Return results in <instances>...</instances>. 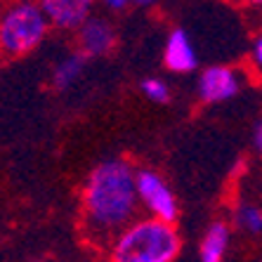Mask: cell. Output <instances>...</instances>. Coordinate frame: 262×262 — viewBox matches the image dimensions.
<instances>
[{"label": "cell", "instance_id": "obj_1", "mask_svg": "<svg viewBox=\"0 0 262 262\" xmlns=\"http://www.w3.org/2000/svg\"><path fill=\"white\" fill-rule=\"evenodd\" d=\"M83 227L88 236L106 246L137 217L135 168L125 159H106L90 170L83 184Z\"/></svg>", "mask_w": 262, "mask_h": 262}, {"label": "cell", "instance_id": "obj_2", "mask_svg": "<svg viewBox=\"0 0 262 262\" xmlns=\"http://www.w3.org/2000/svg\"><path fill=\"white\" fill-rule=\"evenodd\" d=\"M182 238L172 225L154 217L130 222L109 244V262H175Z\"/></svg>", "mask_w": 262, "mask_h": 262}, {"label": "cell", "instance_id": "obj_3", "mask_svg": "<svg viewBox=\"0 0 262 262\" xmlns=\"http://www.w3.org/2000/svg\"><path fill=\"white\" fill-rule=\"evenodd\" d=\"M48 19L36 3H14L0 14V55L24 57L48 36Z\"/></svg>", "mask_w": 262, "mask_h": 262}, {"label": "cell", "instance_id": "obj_4", "mask_svg": "<svg viewBox=\"0 0 262 262\" xmlns=\"http://www.w3.org/2000/svg\"><path fill=\"white\" fill-rule=\"evenodd\" d=\"M135 189H137V199L144 203V208L151 213L154 220L175 227L177 217H180V206H177L175 194L159 172L146 170V168L135 170Z\"/></svg>", "mask_w": 262, "mask_h": 262}, {"label": "cell", "instance_id": "obj_5", "mask_svg": "<svg viewBox=\"0 0 262 262\" xmlns=\"http://www.w3.org/2000/svg\"><path fill=\"white\" fill-rule=\"evenodd\" d=\"M241 90V76L236 69L215 64L201 71L199 76V97L203 104H220L238 95Z\"/></svg>", "mask_w": 262, "mask_h": 262}, {"label": "cell", "instance_id": "obj_6", "mask_svg": "<svg viewBox=\"0 0 262 262\" xmlns=\"http://www.w3.org/2000/svg\"><path fill=\"white\" fill-rule=\"evenodd\" d=\"M76 40H78V55H83L85 59L88 57H102L116 48V31L106 19L88 17L85 24L76 33Z\"/></svg>", "mask_w": 262, "mask_h": 262}, {"label": "cell", "instance_id": "obj_7", "mask_svg": "<svg viewBox=\"0 0 262 262\" xmlns=\"http://www.w3.org/2000/svg\"><path fill=\"white\" fill-rule=\"evenodd\" d=\"M90 0H45L40 12L48 19V26L64 31H78L90 17Z\"/></svg>", "mask_w": 262, "mask_h": 262}, {"label": "cell", "instance_id": "obj_8", "mask_svg": "<svg viewBox=\"0 0 262 262\" xmlns=\"http://www.w3.org/2000/svg\"><path fill=\"white\" fill-rule=\"evenodd\" d=\"M163 61L165 67L175 73H189L196 69L199 59H196L194 45H191L189 36L184 29H172L168 40H165L163 50Z\"/></svg>", "mask_w": 262, "mask_h": 262}, {"label": "cell", "instance_id": "obj_9", "mask_svg": "<svg viewBox=\"0 0 262 262\" xmlns=\"http://www.w3.org/2000/svg\"><path fill=\"white\" fill-rule=\"evenodd\" d=\"M227 246H229V225L227 222H213L201 241V253H199L201 262H222Z\"/></svg>", "mask_w": 262, "mask_h": 262}, {"label": "cell", "instance_id": "obj_10", "mask_svg": "<svg viewBox=\"0 0 262 262\" xmlns=\"http://www.w3.org/2000/svg\"><path fill=\"white\" fill-rule=\"evenodd\" d=\"M83 69H85V57L83 55L73 52V55L64 57L55 67V71H52V88L59 92L69 90V88L83 76Z\"/></svg>", "mask_w": 262, "mask_h": 262}, {"label": "cell", "instance_id": "obj_11", "mask_svg": "<svg viewBox=\"0 0 262 262\" xmlns=\"http://www.w3.org/2000/svg\"><path fill=\"white\" fill-rule=\"evenodd\" d=\"M236 225L244 229L246 234H260L262 232V210L253 203L236 208Z\"/></svg>", "mask_w": 262, "mask_h": 262}, {"label": "cell", "instance_id": "obj_12", "mask_svg": "<svg viewBox=\"0 0 262 262\" xmlns=\"http://www.w3.org/2000/svg\"><path fill=\"white\" fill-rule=\"evenodd\" d=\"M140 90L146 99H151V102H156V104H168L170 102V88H168V83H165L163 78H156V76L144 78L140 83Z\"/></svg>", "mask_w": 262, "mask_h": 262}, {"label": "cell", "instance_id": "obj_13", "mask_svg": "<svg viewBox=\"0 0 262 262\" xmlns=\"http://www.w3.org/2000/svg\"><path fill=\"white\" fill-rule=\"evenodd\" d=\"M250 59H253V67L255 69L262 67V38L260 36L253 38V45H250Z\"/></svg>", "mask_w": 262, "mask_h": 262}, {"label": "cell", "instance_id": "obj_14", "mask_svg": "<svg viewBox=\"0 0 262 262\" xmlns=\"http://www.w3.org/2000/svg\"><path fill=\"white\" fill-rule=\"evenodd\" d=\"M253 149L255 151L262 149V123L260 121H255V125H253Z\"/></svg>", "mask_w": 262, "mask_h": 262}, {"label": "cell", "instance_id": "obj_15", "mask_svg": "<svg viewBox=\"0 0 262 262\" xmlns=\"http://www.w3.org/2000/svg\"><path fill=\"white\" fill-rule=\"evenodd\" d=\"M133 3H128V0H109L106 3V7L109 10H116V12H121V10H125V7H130Z\"/></svg>", "mask_w": 262, "mask_h": 262}]
</instances>
